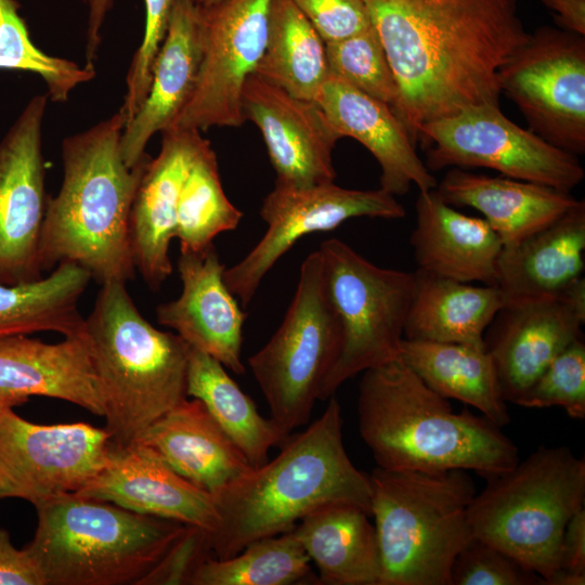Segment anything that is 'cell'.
I'll list each match as a JSON object with an SVG mask.
<instances>
[{"mask_svg": "<svg viewBox=\"0 0 585 585\" xmlns=\"http://www.w3.org/2000/svg\"><path fill=\"white\" fill-rule=\"evenodd\" d=\"M398 89L391 107L419 128L465 107L498 105V72L529 32L516 0H364Z\"/></svg>", "mask_w": 585, "mask_h": 585, "instance_id": "1", "label": "cell"}, {"mask_svg": "<svg viewBox=\"0 0 585 585\" xmlns=\"http://www.w3.org/2000/svg\"><path fill=\"white\" fill-rule=\"evenodd\" d=\"M120 110L62 143L63 181L47 199L39 244L42 272L62 262L87 270L100 285L134 277L129 221L147 155L133 167L120 150Z\"/></svg>", "mask_w": 585, "mask_h": 585, "instance_id": "2", "label": "cell"}, {"mask_svg": "<svg viewBox=\"0 0 585 585\" xmlns=\"http://www.w3.org/2000/svg\"><path fill=\"white\" fill-rule=\"evenodd\" d=\"M271 460L252 468L213 495L218 525L210 533L213 557L225 559L247 544L294 530L312 511L351 503L370 515L368 474L343 445L338 400L302 432L288 437Z\"/></svg>", "mask_w": 585, "mask_h": 585, "instance_id": "3", "label": "cell"}, {"mask_svg": "<svg viewBox=\"0 0 585 585\" xmlns=\"http://www.w3.org/2000/svg\"><path fill=\"white\" fill-rule=\"evenodd\" d=\"M358 416L361 438L384 469H463L490 479L519 460L498 426L468 411L453 412L400 358L363 372Z\"/></svg>", "mask_w": 585, "mask_h": 585, "instance_id": "4", "label": "cell"}, {"mask_svg": "<svg viewBox=\"0 0 585 585\" xmlns=\"http://www.w3.org/2000/svg\"><path fill=\"white\" fill-rule=\"evenodd\" d=\"M84 335L104 399L105 429L114 448L128 447L187 398L190 346L146 321L123 282L101 285Z\"/></svg>", "mask_w": 585, "mask_h": 585, "instance_id": "5", "label": "cell"}, {"mask_svg": "<svg viewBox=\"0 0 585 585\" xmlns=\"http://www.w3.org/2000/svg\"><path fill=\"white\" fill-rule=\"evenodd\" d=\"M36 510L25 548L46 585H140L186 525L77 493Z\"/></svg>", "mask_w": 585, "mask_h": 585, "instance_id": "6", "label": "cell"}, {"mask_svg": "<svg viewBox=\"0 0 585 585\" xmlns=\"http://www.w3.org/2000/svg\"><path fill=\"white\" fill-rule=\"evenodd\" d=\"M368 478L378 585H450L456 556L473 538L468 507L476 487L466 470L377 467Z\"/></svg>", "mask_w": 585, "mask_h": 585, "instance_id": "7", "label": "cell"}, {"mask_svg": "<svg viewBox=\"0 0 585 585\" xmlns=\"http://www.w3.org/2000/svg\"><path fill=\"white\" fill-rule=\"evenodd\" d=\"M486 481L468 507L473 536L538 574L543 585L559 568L568 521L584 507V458L566 446H540Z\"/></svg>", "mask_w": 585, "mask_h": 585, "instance_id": "8", "label": "cell"}, {"mask_svg": "<svg viewBox=\"0 0 585 585\" xmlns=\"http://www.w3.org/2000/svg\"><path fill=\"white\" fill-rule=\"evenodd\" d=\"M341 342L317 249L301 264L295 296L278 329L248 359L271 418L285 434L308 424Z\"/></svg>", "mask_w": 585, "mask_h": 585, "instance_id": "9", "label": "cell"}, {"mask_svg": "<svg viewBox=\"0 0 585 585\" xmlns=\"http://www.w3.org/2000/svg\"><path fill=\"white\" fill-rule=\"evenodd\" d=\"M318 250L342 335L320 389L318 400L327 401L351 377L398 358L416 273L378 266L338 238L323 242Z\"/></svg>", "mask_w": 585, "mask_h": 585, "instance_id": "10", "label": "cell"}, {"mask_svg": "<svg viewBox=\"0 0 585 585\" xmlns=\"http://www.w3.org/2000/svg\"><path fill=\"white\" fill-rule=\"evenodd\" d=\"M428 147L430 171L483 167L503 176L571 192L585 172L576 155L508 119L496 104L483 103L429 121L418 131Z\"/></svg>", "mask_w": 585, "mask_h": 585, "instance_id": "11", "label": "cell"}, {"mask_svg": "<svg viewBox=\"0 0 585 585\" xmlns=\"http://www.w3.org/2000/svg\"><path fill=\"white\" fill-rule=\"evenodd\" d=\"M498 81L532 132L571 154H584V36L537 28L500 67Z\"/></svg>", "mask_w": 585, "mask_h": 585, "instance_id": "12", "label": "cell"}, {"mask_svg": "<svg viewBox=\"0 0 585 585\" xmlns=\"http://www.w3.org/2000/svg\"><path fill=\"white\" fill-rule=\"evenodd\" d=\"M271 0H213L198 5L200 61L193 93L172 127H240L244 86L263 53Z\"/></svg>", "mask_w": 585, "mask_h": 585, "instance_id": "13", "label": "cell"}, {"mask_svg": "<svg viewBox=\"0 0 585 585\" xmlns=\"http://www.w3.org/2000/svg\"><path fill=\"white\" fill-rule=\"evenodd\" d=\"M112 450L105 428L34 424L0 404V498H22L37 507L77 493L108 464Z\"/></svg>", "mask_w": 585, "mask_h": 585, "instance_id": "14", "label": "cell"}, {"mask_svg": "<svg viewBox=\"0 0 585 585\" xmlns=\"http://www.w3.org/2000/svg\"><path fill=\"white\" fill-rule=\"evenodd\" d=\"M260 216L268 229L235 265L225 268L224 282L246 307L273 265L300 238L328 232L351 218L401 219L404 207L382 190H352L334 182L307 187L275 184L264 197Z\"/></svg>", "mask_w": 585, "mask_h": 585, "instance_id": "15", "label": "cell"}, {"mask_svg": "<svg viewBox=\"0 0 585 585\" xmlns=\"http://www.w3.org/2000/svg\"><path fill=\"white\" fill-rule=\"evenodd\" d=\"M48 98L36 95L0 142V282L43 277L39 244L47 199L42 121Z\"/></svg>", "mask_w": 585, "mask_h": 585, "instance_id": "16", "label": "cell"}, {"mask_svg": "<svg viewBox=\"0 0 585 585\" xmlns=\"http://www.w3.org/2000/svg\"><path fill=\"white\" fill-rule=\"evenodd\" d=\"M585 280L562 292L504 304L485 330L490 353L506 402H517L547 365L582 337Z\"/></svg>", "mask_w": 585, "mask_h": 585, "instance_id": "17", "label": "cell"}, {"mask_svg": "<svg viewBox=\"0 0 585 585\" xmlns=\"http://www.w3.org/2000/svg\"><path fill=\"white\" fill-rule=\"evenodd\" d=\"M242 109L261 132L275 184L307 187L335 181L333 151L341 136L315 101L252 74L243 89Z\"/></svg>", "mask_w": 585, "mask_h": 585, "instance_id": "18", "label": "cell"}, {"mask_svg": "<svg viewBox=\"0 0 585 585\" xmlns=\"http://www.w3.org/2000/svg\"><path fill=\"white\" fill-rule=\"evenodd\" d=\"M177 265L182 292L157 307L158 323L233 373L245 374L242 347L246 313L224 282L225 265L214 245L196 252L180 251Z\"/></svg>", "mask_w": 585, "mask_h": 585, "instance_id": "19", "label": "cell"}, {"mask_svg": "<svg viewBox=\"0 0 585 585\" xmlns=\"http://www.w3.org/2000/svg\"><path fill=\"white\" fill-rule=\"evenodd\" d=\"M151 158L136 188L130 212V244L135 269L157 290L172 273L170 243L183 183L205 138L198 130L170 127Z\"/></svg>", "mask_w": 585, "mask_h": 585, "instance_id": "20", "label": "cell"}, {"mask_svg": "<svg viewBox=\"0 0 585 585\" xmlns=\"http://www.w3.org/2000/svg\"><path fill=\"white\" fill-rule=\"evenodd\" d=\"M77 494L212 533L213 495L192 484L139 444L114 448L108 464Z\"/></svg>", "mask_w": 585, "mask_h": 585, "instance_id": "21", "label": "cell"}, {"mask_svg": "<svg viewBox=\"0 0 585 585\" xmlns=\"http://www.w3.org/2000/svg\"><path fill=\"white\" fill-rule=\"evenodd\" d=\"M31 395L60 399L104 417L105 405L84 332L47 343L28 335L0 338V404Z\"/></svg>", "mask_w": 585, "mask_h": 585, "instance_id": "22", "label": "cell"}, {"mask_svg": "<svg viewBox=\"0 0 585 585\" xmlns=\"http://www.w3.org/2000/svg\"><path fill=\"white\" fill-rule=\"evenodd\" d=\"M341 138L349 136L375 157L380 166V188L404 195L414 184L419 191L438 182L391 107L341 78L329 74L314 100Z\"/></svg>", "mask_w": 585, "mask_h": 585, "instance_id": "23", "label": "cell"}, {"mask_svg": "<svg viewBox=\"0 0 585 585\" xmlns=\"http://www.w3.org/2000/svg\"><path fill=\"white\" fill-rule=\"evenodd\" d=\"M214 495L252 467L198 399L185 398L134 442Z\"/></svg>", "mask_w": 585, "mask_h": 585, "instance_id": "24", "label": "cell"}, {"mask_svg": "<svg viewBox=\"0 0 585 585\" xmlns=\"http://www.w3.org/2000/svg\"><path fill=\"white\" fill-rule=\"evenodd\" d=\"M197 9L192 0L173 1L148 93L121 134V156L128 167L147 156L150 139L173 126L193 93L200 61Z\"/></svg>", "mask_w": 585, "mask_h": 585, "instance_id": "25", "label": "cell"}, {"mask_svg": "<svg viewBox=\"0 0 585 585\" xmlns=\"http://www.w3.org/2000/svg\"><path fill=\"white\" fill-rule=\"evenodd\" d=\"M411 235L418 270L465 283L495 285L503 243L483 218L459 212L435 188L419 191Z\"/></svg>", "mask_w": 585, "mask_h": 585, "instance_id": "26", "label": "cell"}, {"mask_svg": "<svg viewBox=\"0 0 585 585\" xmlns=\"http://www.w3.org/2000/svg\"><path fill=\"white\" fill-rule=\"evenodd\" d=\"M585 203L580 200L548 225L503 246L495 286L504 304L554 296L583 276Z\"/></svg>", "mask_w": 585, "mask_h": 585, "instance_id": "27", "label": "cell"}, {"mask_svg": "<svg viewBox=\"0 0 585 585\" xmlns=\"http://www.w3.org/2000/svg\"><path fill=\"white\" fill-rule=\"evenodd\" d=\"M453 207H470L512 245L548 225L580 200L570 192L508 177H490L461 168L450 169L435 187Z\"/></svg>", "mask_w": 585, "mask_h": 585, "instance_id": "28", "label": "cell"}, {"mask_svg": "<svg viewBox=\"0 0 585 585\" xmlns=\"http://www.w3.org/2000/svg\"><path fill=\"white\" fill-rule=\"evenodd\" d=\"M368 516L355 504L339 502L322 506L297 523L294 532L318 571L317 584H379V548Z\"/></svg>", "mask_w": 585, "mask_h": 585, "instance_id": "29", "label": "cell"}, {"mask_svg": "<svg viewBox=\"0 0 585 585\" xmlns=\"http://www.w3.org/2000/svg\"><path fill=\"white\" fill-rule=\"evenodd\" d=\"M415 273L404 338L483 347L485 330L504 306L499 289Z\"/></svg>", "mask_w": 585, "mask_h": 585, "instance_id": "30", "label": "cell"}, {"mask_svg": "<svg viewBox=\"0 0 585 585\" xmlns=\"http://www.w3.org/2000/svg\"><path fill=\"white\" fill-rule=\"evenodd\" d=\"M398 358L441 396L476 407L499 428L510 422L494 362L484 346L404 338Z\"/></svg>", "mask_w": 585, "mask_h": 585, "instance_id": "31", "label": "cell"}, {"mask_svg": "<svg viewBox=\"0 0 585 585\" xmlns=\"http://www.w3.org/2000/svg\"><path fill=\"white\" fill-rule=\"evenodd\" d=\"M187 398L198 399L245 455L252 468L269 460L272 447L289 437L272 418L263 417L225 367L211 355L190 347Z\"/></svg>", "mask_w": 585, "mask_h": 585, "instance_id": "32", "label": "cell"}, {"mask_svg": "<svg viewBox=\"0 0 585 585\" xmlns=\"http://www.w3.org/2000/svg\"><path fill=\"white\" fill-rule=\"evenodd\" d=\"M83 268L62 262L38 281L0 282V338L55 332L65 337L84 332L79 299L91 280Z\"/></svg>", "mask_w": 585, "mask_h": 585, "instance_id": "33", "label": "cell"}, {"mask_svg": "<svg viewBox=\"0 0 585 585\" xmlns=\"http://www.w3.org/2000/svg\"><path fill=\"white\" fill-rule=\"evenodd\" d=\"M255 74L313 101L326 79L325 42L291 0L270 1L265 47Z\"/></svg>", "mask_w": 585, "mask_h": 585, "instance_id": "34", "label": "cell"}, {"mask_svg": "<svg viewBox=\"0 0 585 585\" xmlns=\"http://www.w3.org/2000/svg\"><path fill=\"white\" fill-rule=\"evenodd\" d=\"M316 581L294 530L247 544L238 554L207 559L191 585H291Z\"/></svg>", "mask_w": 585, "mask_h": 585, "instance_id": "35", "label": "cell"}, {"mask_svg": "<svg viewBox=\"0 0 585 585\" xmlns=\"http://www.w3.org/2000/svg\"><path fill=\"white\" fill-rule=\"evenodd\" d=\"M244 213L226 197L218 161L205 139L182 186L177 212L176 238L180 251H200L221 233L235 230Z\"/></svg>", "mask_w": 585, "mask_h": 585, "instance_id": "36", "label": "cell"}, {"mask_svg": "<svg viewBox=\"0 0 585 585\" xmlns=\"http://www.w3.org/2000/svg\"><path fill=\"white\" fill-rule=\"evenodd\" d=\"M16 0H0V69L29 72L40 76L53 102L67 101L77 86L95 77L93 66L46 54L34 44Z\"/></svg>", "mask_w": 585, "mask_h": 585, "instance_id": "37", "label": "cell"}, {"mask_svg": "<svg viewBox=\"0 0 585 585\" xmlns=\"http://www.w3.org/2000/svg\"><path fill=\"white\" fill-rule=\"evenodd\" d=\"M328 73L392 107L398 100L394 76L373 25L325 43Z\"/></svg>", "mask_w": 585, "mask_h": 585, "instance_id": "38", "label": "cell"}, {"mask_svg": "<svg viewBox=\"0 0 585 585\" xmlns=\"http://www.w3.org/2000/svg\"><path fill=\"white\" fill-rule=\"evenodd\" d=\"M530 408L560 406L575 419L585 417V343L577 338L543 370L517 402Z\"/></svg>", "mask_w": 585, "mask_h": 585, "instance_id": "39", "label": "cell"}, {"mask_svg": "<svg viewBox=\"0 0 585 585\" xmlns=\"http://www.w3.org/2000/svg\"><path fill=\"white\" fill-rule=\"evenodd\" d=\"M450 585H542V577L473 536L453 562Z\"/></svg>", "mask_w": 585, "mask_h": 585, "instance_id": "40", "label": "cell"}, {"mask_svg": "<svg viewBox=\"0 0 585 585\" xmlns=\"http://www.w3.org/2000/svg\"><path fill=\"white\" fill-rule=\"evenodd\" d=\"M173 1L144 0V35L128 70L127 91L123 104L119 109L126 123L132 119L148 93L154 63L167 34Z\"/></svg>", "mask_w": 585, "mask_h": 585, "instance_id": "41", "label": "cell"}, {"mask_svg": "<svg viewBox=\"0 0 585 585\" xmlns=\"http://www.w3.org/2000/svg\"><path fill=\"white\" fill-rule=\"evenodd\" d=\"M212 557L210 533L195 525H184L140 585H191L197 569Z\"/></svg>", "mask_w": 585, "mask_h": 585, "instance_id": "42", "label": "cell"}, {"mask_svg": "<svg viewBox=\"0 0 585 585\" xmlns=\"http://www.w3.org/2000/svg\"><path fill=\"white\" fill-rule=\"evenodd\" d=\"M318 32L330 42L350 37L372 25L364 0H291Z\"/></svg>", "mask_w": 585, "mask_h": 585, "instance_id": "43", "label": "cell"}, {"mask_svg": "<svg viewBox=\"0 0 585 585\" xmlns=\"http://www.w3.org/2000/svg\"><path fill=\"white\" fill-rule=\"evenodd\" d=\"M0 585H46L44 578L27 551L16 548L5 529L0 528Z\"/></svg>", "mask_w": 585, "mask_h": 585, "instance_id": "44", "label": "cell"}, {"mask_svg": "<svg viewBox=\"0 0 585 585\" xmlns=\"http://www.w3.org/2000/svg\"><path fill=\"white\" fill-rule=\"evenodd\" d=\"M559 568L585 573V508L577 510L568 521L561 545Z\"/></svg>", "mask_w": 585, "mask_h": 585, "instance_id": "45", "label": "cell"}, {"mask_svg": "<svg viewBox=\"0 0 585 585\" xmlns=\"http://www.w3.org/2000/svg\"><path fill=\"white\" fill-rule=\"evenodd\" d=\"M555 12L554 20L564 30L585 36V0H541Z\"/></svg>", "mask_w": 585, "mask_h": 585, "instance_id": "46", "label": "cell"}, {"mask_svg": "<svg viewBox=\"0 0 585 585\" xmlns=\"http://www.w3.org/2000/svg\"><path fill=\"white\" fill-rule=\"evenodd\" d=\"M112 6L113 0H89L86 46L87 66H93V62L96 58V53L102 41V25Z\"/></svg>", "mask_w": 585, "mask_h": 585, "instance_id": "47", "label": "cell"}, {"mask_svg": "<svg viewBox=\"0 0 585 585\" xmlns=\"http://www.w3.org/2000/svg\"><path fill=\"white\" fill-rule=\"evenodd\" d=\"M585 573L558 568L544 581L543 585H584Z\"/></svg>", "mask_w": 585, "mask_h": 585, "instance_id": "48", "label": "cell"}, {"mask_svg": "<svg viewBox=\"0 0 585 585\" xmlns=\"http://www.w3.org/2000/svg\"><path fill=\"white\" fill-rule=\"evenodd\" d=\"M192 1L197 5H204V4L209 3L212 0H192Z\"/></svg>", "mask_w": 585, "mask_h": 585, "instance_id": "49", "label": "cell"}, {"mask_svg": "<svg viewBox=\"0 0 585 585\" xmlns=\"http://www.w3.org/2000/svg\"><path fill=\"white\" fill-rule=\"evenodd\" d=\"M213 1V0H212ZM211 2V1H210Z\"/></svg>", "mask_w": 585, "mask_h": 585, "instance_id": "50", "label": "cell"}]
</instances>
